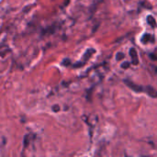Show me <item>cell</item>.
I'll use <instances>...</instances> for the list:
<instances>
[{
  "instance_id": "cell-1",
  "label": "cell",
  "mask_w": 157,
  "mask_h": 157,
  "mask_svg": "<svg viewBox=\"0 0 157 157\" xmlns=\"http://www.w3.org/2000/svg\"><path fill=\"white\" fill-rule=\"evenodd\" d=\"M130 54H131V56L132 57V63H134V64H138V55H137V52H136V50L135 49H131V51H130Z\"/></svg>"
},
{
  "instance_id": "cell-2",
  "label": "cell",
  "mask_w": 157,
  "mask_h": 157,
  "mask_svg": "<svg viewBox=\"0 0 157 157\" xmlns=\"http://www.w3.org/2000/svg\"><path fill=\"white\" fill-rule=\"evenodd\" d=\"M147 20H148V22H149V24L152 26V27H155L156 26V22H155V20L154 19V17H152V16H149L148 17V18H147Z\"/></svg>"
},
{
  "instance_id": "cell-3",
  "label": "cell",
  "mask_w": 157,
  "mask_h": 157,
  "mask_svg": "<svg viewBox=\"0 0 157 157\" xmlns=\"http://www.w3.org/2000/svg\"><path fill=\"white\" fill-rule=\"evenodd\" d=\"M124 57V54L122 53V52H119L118 54H117V60L118 61H120V59H122Z\"/></svg>"
},
{
  "instance_id": "cell-4",
  "label": "cell",
  "mask_w": 157,
  "mask_h": 157,
  "mask_svg": "<svg viewBox=\"0 0 157 157\" xmlns=\"http://www.w3.org/2000/svg\"><path fill=\"white\" fill-rule=\"evenodd\" d=\"M129 65H130L129 63H124V64H122V67H123V68H125V67H127V66L129 67Z\"/></svg>"
}]
</instances>
